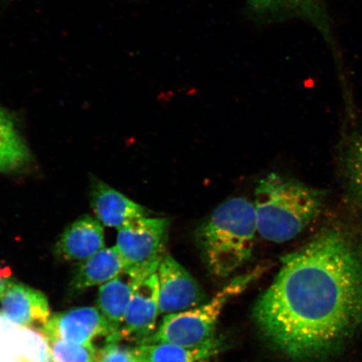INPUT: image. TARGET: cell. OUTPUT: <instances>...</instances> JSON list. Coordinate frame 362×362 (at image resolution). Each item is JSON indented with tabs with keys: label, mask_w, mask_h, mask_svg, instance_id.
Segmentation results:
<instances>
[{
	"label": "cell",
	"mask_w": 362,
	"mask_h": 362,
	"mask_svg": "<svg viewBox=\"0 0 362 362\" xmlns=\"http://www.w3.org/2000/svg\"><path fill=\"white\" fill-rule=\"evenodd\" d=\"M255 317L293 359L322 360L341 351L362 325V225L333 221L285 255Z\"/></svg>",
	"instance_id": "obj_1"
},
{
	"label": "cell",
	"mask_w": 362,
	"mask_h": 362,
	"mask_svg": "<svg viewBox=\"0 0 362 362\" xmlns=\"http://www.w3.org/2000/svg\"><path fill=\"white\" fill-rule=\"evenodd\" d=\"M327 194L296 180L267 175L255 189L257 233L270 242L291 241L318 218Z\"/></svg>",
	"instance_id": "obj_2"
},
{
	"label": "cell",
	"mask_w": 362,
	"mask_h": 362,
	"mask_svg": "<svg viewBox=\"0 0 362 362\" xmlns=\"http://www.w3.org/2000/svg\"><path fill=\"white\" fill-rule=\"evenodd\" d=\"M257 233L255 208L244 198L221 204L196 230V240L212 274L226 277L250 259Z\"/></svg>",
	"instance_id": "obj_3"
},
{
	"label": "cell",
	"mask_w": 362,
	"mask_h": 362,
	"mask_svg": "<svg viewBox=\"0 0 362 362\" xmlns=\"http://www.w3.org/2000/svg\"><path fill=\"white\" fill-rule=\"evenodd\" d=\"M259 274L257 270L249 272L234 279L206 304L165 315L160 327L143 344L171 343L194 347L211 341L226 305L245 291Z\"/></svg>",
	"instance_id": "obj_4"
},
{
	"label": "cell",
	"mask_w": 362,
	"mask_h": 362,
	"mask_svg": "<svg viewBox=\"0 0 362 362\" xmlns=\"http://www.w3.org/2000/svg\"><path fill=\"white\" fill-rule=\"evenodd\" d=\"M169 228V219L148 216L120 228L115 247L124 262V272L141 280L156 273L165 256Z\"/></svg>",
	"instance_id": "obj_5"
},
{
	"label": "cell",
	"mask_w": 362,
	"mask_h": 362,
	"mask_svg": "<svg viewBox=\"0 0 362 362\" xmlns=\"http://www.w3.org/2000/svg\"><path fill=\"white\" fill-rule=\"evenodd\" d=\"M248 16L261 24L301 21L313 26L329 45L339 74L344 78L341 54L333 33L329 0H243Z\"/></svg>",
	"instance_id": "obj_6"
},
{
	"label": "cell",
	"mask_w": 362,
	"mask_h": 362,
	"mask_svg": "<svg viewBox=\"0 0 362 362\" xmlns=\"http://www.w3.org/2000/svg\"><path fill=\"white\" fill-rule=\"evenodd\" d=\"M157 272V271H156ZM160 313L158 280L153 274L136 288L123 323L115 337L107 341H128L143 344L155 332Z\"/></svg>",
	"instance_id": "obj_7"
},
{
	"label": "cell",
	"mask_w": 362,
	"mask_h": 362,
	"mask_svg": "<svg viewBox=\"0 0 362 362\" xmlns=\"http://www.w3.org/2000/svg\"><path fill=\"white\" fill-rule=\"evenodd\" d=\"M156 273L160 314L167 315L192 309L203 300L196 280L170 255L163 257Z\"/></svg>",
	"instance_id": "obj_8"
},
{
	"label": "cell",
	"mask_w": 362,
	"mask_h": 362,
	"mask_svg": "<svg viewBox=\"0 0 362 362\" xmlns=\"http://www.w3.org/2000/svg\"><path fill=\"white\" fill-rule=\"evenodd\" d=\"M47 339H62L85 346H93L98 337L110 338L112 332L101 312L94 307L76 308L51 316L42 327Z\"/></svg>",
	"instance_id": "obj_9"
},
{
	"label": "cell",
	"mask_w": 362,
	"mask_h": 362,
	"mask_svg": "<svg viewBox=\"0 0 362 362\" xmlns=\"http://www.w3.org/2000/svg\"><path fill=\"white\" fill-rule=\"evenodd\" d=\"M0 303L4 317L20 327H44L51 318L47 296L22 283L8 280Z\"/></svg>",
	"instance_id": "obj_10"
},
{
	"label": "cell",
	"mask_w": 362,
	"mask_h": 362,
	"mask_svg": "<svg viewBox=\"0 0 362 362\" xmlns=\"http://www.w3.org/2000/svg\"><path fill=\"white\" fill-rule=\"evenodd\" d=\"M90 194V206L98 221L107 228L119 230L135 220L148 216L144 207L100 180H92Z\"/></svg>",
	"instance_id": "obj_11"
},
{
	"label": "cell",
	"mask_w": 362,
	"mask_h": 362,
	"mask_svg": "<svg viewBox=\"0 0 362 362\" xmlns=\"http://www.w3.org/2000/svg\"><path fill=\"white\" fill-rule=\"evenodd\" d=\"M105 247L104 230L98 220L89 216L80 217L63 232L55 245L59 259L83 262Z\"/></svg>",
	"instance_id": "obj_12"
},
{
	"label": "cell",
	"mask_w": 362,
	"mask_h": 362,
	"mask_svg": "<svg viewBox=\"0 0 362 362\" xmlns=\"http://www.w3.org/2000/svg\"><path fill=\"white\" fill-rule=\"evenodd\" d=\"M344 202L356 215L362 214V129L344 140L339 153Z\"/></svg>",
	"instance_id": "obj_13"
},
{
	"label": "cell",
	"mask_w": 362,
	"mask_h": 362,
	"mask_svg": "<svg viewBox=\"0 0 362 362\" xmlns=\"http://www.w3.org/2000/svg\"><path fill=\"white\" fill-rule=\"evenodd\" d=\"M144 280L124 272L99 288L98 309L112 329V334L110 338L115 337L119 329L136 288Z\"/></svg>",
	"instance_id": "obj_14"
},
{
	"label": "cell",
	"mask_w": 362,
	"mask_h": 362,
	"mask_svg": "<svg viewBox=\"0 0 362 362\" xmlns=\"http://www.w3.org/2000/svg\"><path fill=\"white\" fill-rule=\"evenodd\" d=\"M125 264L116 247H104L83 261L76 270L71 286L76 291L104 284L123 274Z\"/></svg>",
	"instance_id": "obj_15"
},
{
	"label": "cell",
	"mask_w": 362,
	"mask_h": 362,
	"mask_svg": "<svg viewBox=\"0 0 362 362\" xmlns=\"http://www.w3.org/2000/svg\"><path fill=\"white\" fill-rule=\"evenodd\" d=\"M219 349L220 343L215 338L194 347L171 343L141 344L134 347L139 362H208Z\"/></svg>",
	"instance_id": "obj_16"
},
{
	"label": "cell",
	"mask_w": 362,
	"mask_h": 362,
	"mask_svg": "<svg viewBox=\"0 0 362 362\" xmlns=\"http://www.w3.org/2000/svg\"><path fill=\"white\" fill-rule=\"evenodd\" d=\"M30 157L11 117L0 107V172L19 170L27 165Z\"/></svg>",
	"instance_id": "obj_17"
},
{
	"label": "cell",
	"mask_w": 362,
	"mask_h": 362,
	"mask_svg": "<svg viewBox=\"0 0 362 362\" xmlns=\"http://www.w3.org/2000/svg\"><path fill=\"white\" fill-rule=\"evenodd\" d=\"M53 362H96V348L62 339H47Z\"/></svg>",
	"instance_id": "obj_18"
},
{
	"label": "cell",
	"mask_w": 362,
	"mask_h": 362,
	"mask_svg": "<svg viewBox=\"0 0 362 362\" xmlns=\"http://www.w3.org/2000/svg\"><path fill=\"white\" fill-rule=\"evenodd\" d=\"M96 362H139L134 348L121 345L119 341H107L105 345L97 350Z\"/></svg>",
	"instance_id": "obj_19"
},
{
	"label": "cell",
	"mask_w": 362,
	"mask_h": 362,
	"mask_svg": "<svg viewBox=\"0 0 362 362\" xmlns=\"http://www.w3.org/2000/svg\"><path fill=\"white\" fill-rule=\"evenodd\" d=\"M8 282V274L0 270V298H1L4 289Z\"/></svg>",
	"instance_id": "obj_20"
}]
</instances>
